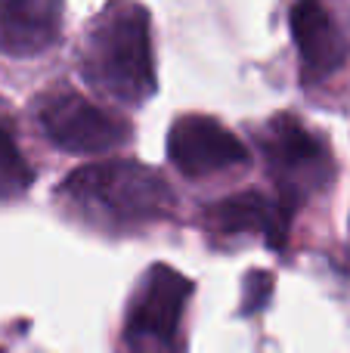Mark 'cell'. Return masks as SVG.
<instances>
[{
	"label": "cell",
	"mask_w": 350,
	"mask_h": 353,
	"mask_svg": "<svg viewBox=\"0 0 350 353\" xmlns=\"http://www.w3.org/2000/svg\"><path fill=\"white\" fill-rule=\"evenodd\" d=\"M84 78L127 105H140L155 93L149 12L136 0H112L96 16L87 34Z\"/></svg>",
	"instance_id": "1"
},
{
	"label": "cell",
	"mask_w": 350,
	"mask_h": 353,
	"mask_svg": "<svg viewBox=\"0 0 350 353\" xmlns=\"http://www.w3.org/2000/svg\"><path fill=\"white\" fill-rule=\"evenodd\" d=\"M62 195L84 217L105 226H140L171 214L174 195L165 176L136 161H103L65 176Z\"/></svg>",
	"instance_id": "2"
},
{
	"label": "cell",
	"mask_w": 350,
	"mask_h": 353,
	"mask_svg": "<svg viewBox=\"0 0 350 353\" xmlns=\"http://www.w3.org/2000/svg\"><path fill=\"white\" fill-rule=\"evenodd\" d=\"M260 152H264L273 180H276L279 189L276 205L285 220H291L295 208H301V201L310 192L326 186L329 174H332L326 143L289 115L273 118L264 128Z\"/></svg>",
	"instance_id": "3"
},
{
	"label": "cell",
	"mask_w": 350,
	"mask_h": 353,
	"mask_svg": "<svg viewBox=\"0 0 350 353\" xmlns=\"http://www.w3.org/2000/svg\"><path fill=\"white\" fill-rule=\"evenodd\" d=\"M192 282L171 267H152L130 304L124 341L130 353H171Z\"/></svg>",
	"instance_id": "4"
},
{
	"label": "cell",
	"mask_w": 350,
	"mask_h": 353,
	"mask_svg": "<svg viewBox=\"0 0 350 353\" xmlns=\"http://www.w3.org/2000/svg\"><path fill=\"white\" fill-rule=\"evenodd\" d=\"M37 121L53 146L74 155H103L127 140V128L118 118L78 93L47 97L37 109Z\"/></svg>",
	"instance_id": "5"
},
{
	"label": "cell",
	"mask_w": 350,
	"mask_h": 353,
	"mask_svg": "<svg viewBox=\"0 0 350 353\" xmlns=\"http://www.w3.org/2000/svg\"><path fill=\"white\" fill-rule=\"evenodd\" d=\"M167 159L183 176H211L248 165V149L214 118L186 115L167 134Z\"/></svg>",
	"instance_id": "6"
},
{
	"label": "cell",
	"mask_w": 350,
	"mask_h": 353,
	"mask_svg": "<svg viewBox=\"0 0 350 353\" xmlns=\"http://www.w3.org/2000/svg\"><path fill=\"white\" fill-rule=\"evenodd\" d=\"M291 37H295L298 56H301L304 74L310 81H320L335 74L344 65L350 43L332 12L322 6V0H298L289 12Z\"/></svg>",
	"instance_id": "7"
},
{
	"label": "cell",
	"mask_w": 350,
	"mask_h": 353,
	"mask_svg": "<svg viewBox=\"0 0 350 353\" xmlns=\"http://www.w3.org/2000/svg\"><path fill=\"white\" fill-rule=\"evenodd\" d=\"M62 0H0V50L37 56L59 41Z\"/></svg>",
	"instance_id": "8"
},
{
	"label": "cell",
	"mask_w": 350,
	"mask_h": 353,
	"mask_svg": "<svg viewBox=\"0 0 350 353\" xmlns=\"http://www.w3.org/2000/svg\"><path fill=\"white\" fill-rule=\"evenodd\" d=\"M208 220L220 236H260L270 248L285 245L289 220L282 217L276 201H270L260 192H239L217 201V205H211Z\"/></svg>",
	"instance_id": "9"
},
{
	"label": "cell",
	"mask_w": 350,
	"mask_h": 353,
	"mask_svg": "<svg viewBox=\"0 0 350 353\" xmlns=\"http://www.w3.org/2000/svg\"><path fill=\"white\" fill-rule=\"evenodd\" d=\"M31 183V171L25 168L16 143L10 140L6 130H0V192L6 189H22Z\"/></svg>",
	"instance_id": "10"
},
{
	"label": "cell",
	"mask_w": 350,
	"mask_h": 353,
	"mask_svg": "<svg viewBox=\"0 0 350 353\" xmlns=\"http://www.w3.org/2000/svg\"><path fill=\"white\" fill-rule=\"evenodd\" d=\"M273 294V276L264 270H254L245 276V285H242V313H258L264 310V304Z\"/></svg>",
	"instance_id": "11"
}]
</instances>
